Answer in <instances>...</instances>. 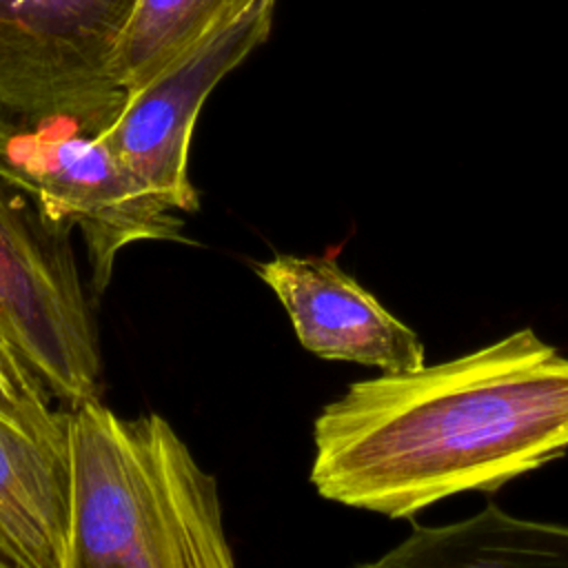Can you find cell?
<instances>
[{
    "mask_svg": "<svg viewBox=\"0 0 568 568\" xmlns=\"http://www.w3.org/2000/svg\"><path fill=\"white\" fill-rule=\"evenodd\" d=\"M320 497L408 519L493 493L568 453V357L532 328L468 355L353 382L313 424Z\"/></svg>",
    "mask_w": 568,
    "mask_h": 568,
    "instance_id": "1",
    "label": "cell"
},
{
    "mask_svg": "<svg viewBox=\"0 0 568 568\" xmlns=\"http://www.w3.org/2000/svg\"><path fill=\"white\" fill-rule=\"evenodd\" d=\"M67 568H231L215 477L160 413L64 410Z\"/></svg>",
    "mask_w": 568,
    "mask_h": 568,
    "instance_id": "2",
    "label": "cell"
},
{
    "mask_svg": "<svg viewBox=\"0 0 568 568\" xmlns=\"http://www.w3.org/2000/svg\"><path fill=\"white\" fill-rule=\"evenodd\" d=\"M138 0H0V126L102 133L124 104L118 51Z\"/></svg>",
    "mask_w": 568,
    "mask_h": 568,
    "instance_id": "3",
    "label": "cell"
},
{
    "mask_svg": "<svg viewBox=\"0 0 568 568\" xmlns=\"http://www.w3.org/2000/svg\"><path fill=\"white\" fill-rule=\"evenodd\" d=\"M69 235L0 171V342L73 406L100 397L102 355Z\"/></svg>",
    "mask_w": 568,
    "mask_h": 568,
    "instance_id": "4",
    "label": "cell"
},
{
    "mask_svg": "<svg viewBox=\"0 0 568 568\" xmlns=\"http://www.w3.org/2000/svg\"><path fill=\"white\" fill-rule=\"evenodd\" d=\"M0 171L49 222L80 226L95 295L129 244L184 240L180 211L153 195L100 133L67 122L0 126Z\"/></svg>",
    "mask_w": 568,
    "mask_h": 568,
    "instance_id": "5",
    "label": "cell"
},
{
    "mask_svg": "<svg viewBox=\"0 0 568 568\" xmlns=\"http://www.w3.org/2000/svg\"><path fill=\"white\" fill-rule=\"evenodd\" d=\"M275 2L253 0L146 84L129 91L115 120L100 133L122 164L180 213H193L200 206V193L189 178V151L200 109L217 82L268 40Z\"/></svg>",
    "mask_w": 568,
    "mask_h": 568,
    "instance_id": "6",
    "label": "cell"
},
{
    "mask_svg": "<svg viewBox=\"0 0 568 568\" xmlns=\"http://www.w3.org/2000/svg\"><path fill=\"white\" fill-rule=\"evenodd\" d=\"M255 273L275 293L308 353L384 373L426 366L419 335L388 313L333 255L275 253L257 262Z\"/></svg>",
    "mask_w": 568,
    "mask_h": 568,
    "instance_id": "7",
    "label": "cell"
},
{
    "mask_svg": "<svg viewBox=\"0 0 568 568\" xmlns=\"http://www.w3.org/2000/svg\"><path fill=\"white\" fill-rule=\"evenodd\" d=\"M0 535L20 568H67L64 459L0 422Z\"/></svg>",
    "mask_w": 568,
    "mask_h": 568,
    "instance_id": "8",
    "label": "cell"
},
{
    "mask_svg": "<svg viewBox=\"0 0 568 568\" xmlns=\"http://www.w3.org/2000/svg\"><path fill=\"white\" fill-rule=\"evenodd\" d=\"M253 0H138L118 51V82L140 89Z\"/></svg>",
    "mask_w": 568,
    "mask_h": 568,
    "instance_id": "9",
    "label": "cell"
},
{
    "mask_svg": "<svg viewBox=\"0 0 568 568\" xmlns=\"http://www.w3.org/2000/svg\"><path fill=\"white\" fill-rule=\"evenodd\" d=\"M0 422L64 459V410L38 375L0 342Z\"/></svg>",
    "mask_w": 568,
    "mask_h": 568,
    "instance_id": "10",
    "label": "cell"
},
{
    "mask_svg": "<svg viewBox=\"0 0 568 568\" xmlns=\"http://www.w3.org/2000/svg\"><path fill=\"white\" fill-rule=\"evenodd\" d=\"M0 568H20L18 557L13 555L9 544L2 539V535H0Z\"/></svg>",
    "mask_w": 568,
    "mask_h": 568,
    "instance_id": "11",
    "label": "cell"
}]
</instances>
